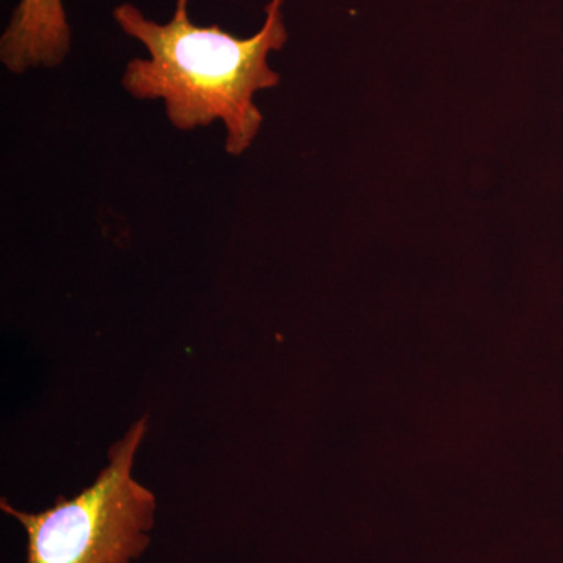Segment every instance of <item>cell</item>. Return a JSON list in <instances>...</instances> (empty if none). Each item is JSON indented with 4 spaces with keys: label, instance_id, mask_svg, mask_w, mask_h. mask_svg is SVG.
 <instances>
[{
    "label": "cell",
    "instance_id": "1",
    "mask_svg": "<svg viewBox=\"0 0 563 563\" xmlns=\"http://www.w3.org/2000/svg\"><path fill=\"white\" fill-rule=\"evenodd\" d=\"M284 2L269 0L261 31L250 38H236L218 24H195L188 0H177L173 20L165 24L122 3L113 10L114 21L150 52V58L129 62L122 87L140 101L165 102L166 117L179 131L221 120L228 132L225 152L244 154L263 124L255 95L280 81L268 57L288 40Z\"/></svg>",
    "mask_w": 563,
    "mask_h": 563
},
{
    "label": "cell",
    "instance_id": "2",
    "mask_svg": "<svg viewBox=\"0 0 563 563\" xmlns=\"http://www.w3.org/2000/svg\"><path fill=\"white\" fill-rule=\"evenodd\" d=\"M143 417L109 451L98 479L74 498L31 514L2 498L0 509L27 533L25 563H133L151 547L157 498L133 477L136 451L147 432Z\"/></svg>",
    "mask_w": 563,
    "mask_h": 563
},
{
    "label": "cell",
    "instance_id": "3",
    "mask_svg": "<svg viewBox=\"0 0 563 563\" xmlns=\"http://www.w3.org/2000/svg\"><path fill=\"white\" fill-rule=\"evenodd\" d=\"M70 27L63 0H21L0 40V60L13 74L55 68L68 57Z\"/></svg>",
    "mask_w": 563,
    "mask_h": 563
}]
</instances>
